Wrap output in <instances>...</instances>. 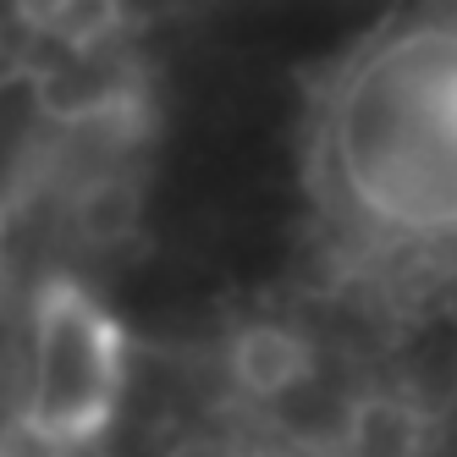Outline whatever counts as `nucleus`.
Segmentation results:
<instances>
[{"instance_id":"f257e3e1","label":"nucleus","mask_w":457,"mask_h":457,"mask_svg":"<svg viewBox=\"0 0 457 457\" xmlns=\"http://www.w3.org/2000/svg\"><path fill=\"white\" fill-rule=\"evenodd\" d=\"M331 166L380 232H457V28L375 45L331 105Z\"/></svg>"},{"instance_id":"f03ea898","label":"nucleus","mask_w":457,"mask_h":457,"mask_svg":"<svg viewBox=\"0 0 457 457\" xmlns=\"http://www.w3.org/2000/svg\"><path fill=\"white\" fill-rule=\"evenodd\" d=\"M121 397V337L111 314L72 287H55L28 342V430L50 446L94 441Z\"/></svg>"},{"instance_id":"7ed1b4c3","label":"nucleus","mask_w":457,"mask_h":457,"mask_svg":"<svg viewBox=\"0 0 457 457\" xmlns=\"http://www.w3.org/2000/svg\"><path fill=\"white\" fill-rule=\"evenodd\" d=\"M226 370H232L237 391L259 403H281L298 386H309L314 375V342L287 320H253L232 337V353H226Z\"/></svg>"},{"instance_id":"20e7f679","label":"nucleus","mask_w":457,"mask_h":457,"mask_svg":"<svg viewBox=\"0 0 457 457\" xmlns=\"http://www.w3.org/2000/svg\"><path fill=\"white\" fill-rule=\"evenodd\" d=\"M424 413L397 391H370L342 413V457H419Z\"/></svg>"},{"instance_id":"39448f33","label":"nucleus","mask_w":457,"mask_h":457,"mask_svg":"<svg viewBox=\"0 0 457 457\" xmlns=\"http://www.w3.org/2000/svg\"><path fill=\"white\" fill-rule=\"evenodd\" d=\"M160 457H248V446H237L232 436H215V430H187Z\"/></svg>"},{"instance_id":"423d86ee","label":"nucleus","mask_w":457,"mask_h":457,"mask_svg":"<svg viewBox=\"0 0 457 457\" xmlns=\"http://www.w3.org/2000/svg\"><path fill=\"white\" fill-rule=\"evenodd\" d=\"M28 6H34V0H0V39H6L12 28L28 17Z\"/></svg>"},{"instance_id":"0eeeda50","label":"nucleus","mask_w":457,"mask_h":457,"mask_svg":"<svg viewBox=\"0 0 457 457\" xmlns=\"http://www.w3.org/2000/svg\"><path fill=\"white\" fill-rule=\"evenodd\" d=\"M12 78V55H6V39H0V83Z\"/></svg>"}]
</instances>
